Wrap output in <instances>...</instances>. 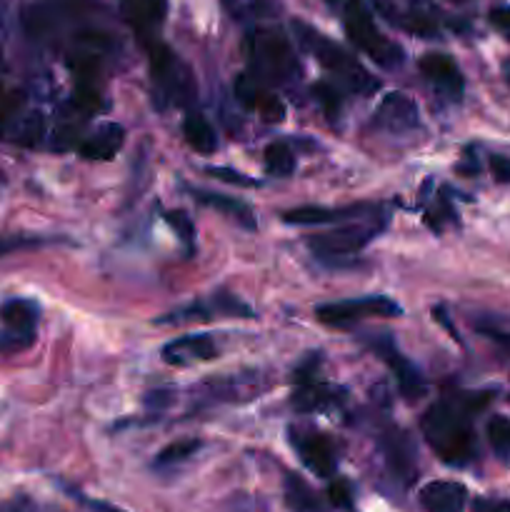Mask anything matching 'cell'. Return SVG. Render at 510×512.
Segmentation results:
<instances>
[{"label": "cell", "mask_w": 510, "mask_h": 512, "mask_svg": "<svg viewBox=\"0 0 510 512\" xmlns=\"http://www.w3.org/2000/svg\"><path fill=\"white\" fill-rule=\"evenodd\" d=\"M483 403H488V398H468L465 403L440 400L425 410V415L420 418V430H423L425 443L443 463L463 468L473 460L475 435L473 425H470V413Z\"/></svg>", "instance_id": "obj_1"}, {"label": "cell", "mask_w": 510, "mask_h": 512, "mask_svg": "<svg viewBox=\"0 0 510 512\" xmlns=\"http://www.w3.org/2000/svg\"><path fill=\"white\" fill-rule=\"evenodd\" d=\"M248 73L268 85H285L298 73L293 43L278 28H253L245 35Z\"/></svg>", "instance_id": "obj_2"}, {"label": "cell", "mask_w": 510, "mask_h": 512, "mask_svg": "<svg viewBox=\"0 0 510 512\" xmlns=\"http://www.w3.org/2000/svg\"><path fill=\"white\" fill-rule=\"evenodd\" d=\"M293 30L298 33L300 43L315 55V60H318V63L323 65L345 90H350V93L355 95H368L373 93V90H378V80H375L373 75L358 63V58L350 55L343 45L333 43V40L325 38L318 30L308 28L305 23H293Z\"/></svg>", "instance_id": "obj_3"}, {"label": "cell", "mask_w": 510, "mask_h": 512, "mask_svg": "<svg viewBox=\"0 0 510 512\" xmlns=\"http://www.w3.org/2000/svg\"><path fill=\"white\" fill-rule=\"evenodd\" d=\"M333 8L338 5V13L343 18V28L348 33L350 43L358 50H363L368 58H373L380 68H398L403 63L405 53L398 43L385 38L380 28L375 25L368 5L363 0H330Z\"/></svg>", "instance_id": "obj_4"}, {"label": "cell", "mask_w": 510, "mask_h": 512, "mask_svg": "<svg viewBox=\"0 0 510 512\" xmlns=\"http://www.w3.org/2000/svg\"><path fill=\"white\" fill-rule=\"evenodd\" d=\"M150 73H153V85L158 90L160 105H165V100H168V103L183 108L195 98L193 73L168 45H150Z\"/></svg>", "instance_id": "obj_5"}, {"label": "cell", "mask_w": 510, "mask_h": 512, "mask_svg": "<svg viewBox=\"0 0 510 512\" xmlns=\"http://www.w3.org/2000/svg\"><path fill=\"white\" fill-rule=\"evenodd\" d=\"M403 313L395 300L388 295H368L358 300H335L315 308V318L330 328H350L365 318H398Z\"/></svg>", "instance_id": "obj_6"}, {"label": "cell", "mask_w": 510, "mask_h": 512, "mask_svg": "<svg viewBox=\"0 0 510 512\" xmlns=\"http://www.w3.org/2000/svg\"><path fill=\"white\" fill-rule=\"evenodd\" d=\"M378 230L380 228L375 223L340 225V228L310 238L308 245L315 253V258L333 260L335 263L338 258H348V255H355L358 250H363L378 235Z\"/></svg>", "instance_id": "obj_7"}, {"label": "cell", "mask_w": 510, "mask_h": 512, "mask_svg": "<svg viewBox=\"0 0 510 512\" xmlns=\"http://www.w3.org/2000/svg\"><path fill=\"white\" fill-rule=\"evenodd\" d=\"M290 443L298 453L300 463L318 478H330L338 470V455L330 438L315 430H290Z\"/></svg>", "instance_id": "obj_8"}, {"label": "cell", "mask_w": 510, "mask_h": 512, "mask_svg": "<svg viewBox=\"0 0 510 512\" xmlns=\"http://www.w3.org/2000/svg\"><path fill=\"white\" fill-rule=\"evenodd\" d=\"M380 448H383L385 465H388L390 475L395 480H400L403 485H410L418 478V448H415L413 438L405 430L390 428L380 438Z\"/></svg>", "instance_id": "obj_9"}, {"label": "cell", "mask_w": 510, "mask_h": 512, "mask_svg": "<svg viewBox=\"0 0 510 512\" xmlns=\"http://www.w3.org/2000/svg\"><path fill=\"white\" fill-rule=\"evenodd\" d=\"M235 98L250 110H258L263 115V120L268 123H280L285 118V105L278 95L270 90L268 83H263L260 78H255L253 73H243L235 78Z\"/></svg>", "instance_id": "obj_10"}, {"label": "cell", "mask_w": 510, "mask_h": 512, "mask_svg": "<svg viewBox=\"0 0 510 512\" xmlns=\"http://www.w3.org/2000/svg\"><path fill=\"white\" fill-rule=\"evenodd\" d=\"M373 350L380 355V358L385 360V363H388V368L393 370L395 380H398L400 393H403L405 398H408V400L423 398V395H425L423 375H420V370L415 368L410 360H405L403 355H400L398 345H395L393 340L388 338V335H385V338L373 340Z\"/></svg>", "instance_id": "obj_11"}, {"label": "cell", "mask_w": 510, "mask_h": 512, "mask_svg": "<svg viewBox=\"0 0 510 512\" xmlns=\"http://www.w3.org/2000/svg\"><path fill=\"white\" fill-rule=\"evenodd\" d=\"M420 73L425 75L430 85L438 93H443L448 100H460L465 90L463 73H460L458 63L445 53H425L420 58Z\"/></svg>", "instance_id": "obj_12"}, {"label": "cell", "mask_w": 510, "mask_h": 512, "mask_svg": "<svg viewBox=\"0 0 510 512\" xmlns=\"http://www.w3.org/2000/svg\"><path fill=\"white\" fill-rule=\"evenodd\" d=\"M375 123L390 133H405L418 125V105L413 98L405 93H388L380 100L378 110H375Z\"/></svg>", "instance_id": "obj_13"}, {"label": "cell", "mask_w": 510, "mask_h": 512, "mask_svg": "<svg viewBox=\"0 0 510 512\" xmlns=\"http://www.w3.org/2000/svg\"><path fill=\"white\" fill-rule=\"evenodd\" d=\"M345 400V390L338 385L320 383V380H310V383L295 385L293 395H290V405L298 413H320V410H330Z\"/></svg>", "instance_id": "obj_14"}, {"label": "cell", "mask_w": 510, "mask_h": 512, "mask_svg": "<svg viewBox=\"0 0 510 512\" xmlns=\"http://www.w3.org/2000/svg\"><path fill=\"white\" fill-rule=\"evenodd\" d=\"M418 503L425 512H463L468 505V490L453 480H435L420 490Z\"/></svg>", "instance_id": "obj_15"}, {"label": "cell", "mask_w": 510, "mask_h": 512, "mask_svg": "<svg viewBox=\"0 0 510 512\" xmlns=\"http://www.w3.org/2000/svg\"><path fill=\"white\" fill-rule=\"evenodd\" d=\"M185 190H188V193L193 195V200H198L200 205L228 215V218L235 220L243 230H250V233L258 230V218H255L253 208H250L248 203H243V200L233 198V195L215 193V190H203V188H185Z\"/></svg>", "instance_id": "obj_16"}, {"label": "cell", "mask_w": 510, "mask_h": 512, "mask_svg": "<svg viewBox=\"0 0 510 512\" xmlns=\"http://www.w3.org/2000/svg\"><path fill=\"white\" fill-rule=\"evenodd\" d=\"M125 23L140 35L160 28L168 13V0H115Z\"/></svg>", "instance_id": "obj_17"}, {"label": "cell", "mask_w": 510, "mask_h": 512, "mask_svg": "<svg viewBox=\"0 0 510 512\" xmlns=\"http://www.w3.org/2000/svg\"><path fill=\"white\" fill-rule=\"evenodd\" d=\"M218 355V345L210 335H183L178 340H170L163 348V360L168 365H190L200 360H213Z\"/></svg>", "instance_id": "obj_18"}, {"label": "cell", "mask_w": 510, "mask_h": 512, "mask_svg": "<svg viewBox=\"0 0 510 512\" xmlns=\"http://www.w3.org/2000/svg\"><path fill=\"white\" fill-rule=\"evenodd\" d=\"M123 143H125L123 125L105 123L100 125L90 138H85L83 143L78 145V150L85 160H110L115 158V153H118L120 148H123Z\"/></svg>", "instance_id": "obj_19"}, {"label": "cell", "mask_w": 510, "mask_h": 512, "mask_svg": "<svg viewBox=\"0 0 510 512\" xmlns=\"http://www.w3.org/2000/svg\"><path fill=\"white\" fill-rule=\"evenodd\" d=\"M365 208L355 205V208H320V205H300V208L285 210L283 220L288 225H325L335 223V220L353 218V215L363 213Z\"/></svg>", "instance_id": "obj_20"}, {"label": "cell", "mask_w": 510, "mask_h": 512, "mask_svg": "<svg viewBox=\"0 0 510 512\" xmlns=\"http://www.w3.org/2000/svg\"><path fill=\"white\" fill-rule=\"evenodd\" d=\"M183 133L190 148L200 155H213L218 150V135L208 123V118L200 113H188L183 120Z\"/></svg>", "instance_id": "obj_21"}, {"label": "cell", "mask_w": 510, "mask_h": 512, "mask_svg": "<svg viewBox=\"0 0 510 512\" xmlns=\"http://www.w3.org/2000/svg\"><path fill=\"white\" fill-rule=\"evenodd\" d=\"M285 505L293 512H328L323 500L313 493L300 475H285Z\"/></svg>", "instance_id": "obj_22"}, {"label": "cell", "mask_w": 510, "mask_h": 512, "mask_svg": "<svg viewBox=\"0 0 510 512\" xmlns=\"http://www.w3.org/2000/svg\"><path fill=\"white\" fill-rule=\"evenodd\" d=\"M238 393H243L245 398H253L258 393V385H250L248 378H243V375H238V378L230 375V378H220L210 383L205 398H208V403H235V400H240Z\"/></svg>", "instance_id": "obj_23"}, {"label": "cell", "mask_w": 510, "mask_h": 512, "mask_svg": "<svg viewBox=\"0 0 510 512\" xmlns=\"http://www.w3.org/2000/svg\"><path fill=\"white\" fill-rule=\"evenodd\" d=\"M0 320H3L8 328L35 330V323H38V305L23 298L8 300V303H3V308H0Z\"/></svg>", "instance_id": "obj_24"}, {"label": "cell", "mask_w": 510, "mask_h": 512, "mask_svg": "<svg viewBox=\"0 0 510 512\" xmlns=\"http://www.w3.org/2000/svg\"><path fill=\"white\" fill-rule=\"evenodd\" d=\"M263 160H265V170H268V175H275V178H288V175H293L295 153L290 150L288 143H280V140L270 143L268 148H265Z\"/></svg>", "instance_id": "obj_25"}, {"label": "cell", "mask_w": 510, "mask_h": 512, "mask_svg": "<svg viewBox=\"0 0 510 512\" xmlns=\"http://www.w3.org/2000/svg\"><path fill=\"white\" fill-rule=\"evenodd\" d=\"M220 3H223L225 13L240 23H253V20L268 18L273 13L270 0H220Z\"/></svg>", "instance_id": "obj_26"}, {"label": "cell", "mask_w": 510, "mask_h": 512, "mask_svg": "<svg viewBox=\"0 0 510 512\" xmlns=\"http://www.w3.org/2000/svg\"><path fill=\"white\" fill-rule=\"evenodd\" d=\"M43 135H45V120L43 115L35 110V113L20 115V118L15 120L13 135H10V138H13L18 145L33 148V145H38L40 140H43Z\"/></svg>", "instance_id": "obj_27"}, {"label": "cell", "mask_w": 510, "mask_h": 512, "mask_svg": "<svg viewBox=\"0 0 510 512\" xmlns=\"http://www.w3.org/2000/svg\"><path fill=\"white\" fill-rule=\"evenodd\" d=\"M200 440L195 438H188V440H178V443H170L168 448H163L158 453V458H155V465L158 468H173V465L178 463H185L188 458H193L195 453L200 450Z\"/></svg>", "instance_id": "obj_28"}, {"label": "cell", "mask_w": 510, "mask_h": 512, "mask_svg": "<svg viewBox=\"0 0 510 512\" xmlns=\"http://www.w3.org/2000/svg\"><path fill=\"white\" fill-rule=\"evenodd\" d=\"M488 443L500 460L510 463V420L495 415L488 420Z\"/></svg>", "instance_id": "obj_29"}, {"label": "cell", "mask_w": 510, "mask_h": 512, "mask_svg": "<svg viewBox=\"0 0 510 512\" xmlns=\"http://www.w3.org/2000/svg\"><path fill=\"white\" fill-rule=\"evenodd\" d=\"M165 223L173 228V233L178 235L180 243L185 245L188 253H193L195 248V225L190 220V215L185 210H165Z\"/></svg>", "instance_id": "obj_30"}, {"label": "cell", "mask_w": 510, "mask_h": 512, "mask_svg": "<svg viewBox=\"0 0 510 512\" xmlns=\"http://www.w3.org/2000/svg\"><path fill=\"white\" fill-rule=\"evenodd\" d=\"M35 343V330H15L5 325L0 330V355H15L28 350Z\"/></svg>", "instance_id": "obj_31"}, {"label": "cell", "mask_w": 510, "mask_h": 512, "mask_svg": "<svg viewBox=\"0 0 510 512\" xmlns=\"http://www.w3.org/2000/svg\"><path fill=\"white\" fill-rule=\"evenodd\" d=\"M313 93H315V100H318L320 110L328 115L330 123H335V120L340 118V110H343V95L338 93V88H333L330 83H318L313 88Z\"/></svg>", "instance_id": "obj_32"}, {"label": "cell", "mask_w": 510, "mask_h": 512, "mask_svg": "<svg viewBox=\"0 0 510 512\" xmlns=\"http://www.w3.org/2000/svg\"><path fill=\"white\" fill-rule=\"evenodd\" d=\"M73 105H75V110H80V113L93 115L95 110L100 108V95H98V90H95V85L78 83V88H75V93H73Z\"/></svg>", "instance_id": "obj_33"}, {"label": "cell", "mask_w": 510, "mask_h": 512, "mask_svg": "<svg viewBox=\"0 0 510 512\" xmlns=\"http://www.w3.org/2000/svg\"><path fill=\"white\" fill-rule=\"evenodd\" d=\"M205 173L213 175V178L220 180V183L238 185V188H258V185H260V180L250 178V175L240 173V170L225 168V165H223V168H213V165H210V168H205Z\"/></svg>", "instance_id": "obj_34"}, {"label": "cell", "mask_w": 510, "mask_h": 512, "mask_svg": "<svg viewBox=\"0 0 510 512\" xmlns=\"http://www.w3.org/2000/svg\"><path fill=\"white\" fill-rule=\"evenodd\" d=\"M318 368H320V353H310L298 368L293 370V383H310V380H318Z\"/></svg>", "instance_id": "obj_35"}, {"label": "cell", "mask_w": 510, "mask_h": 512, "mask_svg": "<svg viewBox=\"0 0 510 512\" xmlns=\"http://www.w3.org/2000/svg\"><path fill=\"white\" fill-rule=\"evenodd\" d=\"M43 245L40 238H25V235H13V238H0V258L8 253H15V250H25V248H38Z\"/></svg>", "instance_id": "obj_36"}, {"label": "cell", "mask_w": 510, "mask_h": 512, "mask_svg": "<svg viewBox=\"0 0 510 512\" xmlns=\"http://www.w3.org/2000/svg\"><path fill=\"white\" fill-rule=\"evenodd\" d=\"M328 495L330 503H333L335 508H350V503H353V495H350V488L345 480H335V483L330 485Z\"/></svg>", "instance_id": "obj_37"}, {"label": "cell", "mask_w": 510, "mask_h": 512, "mask_svg": "<svg viewBox=\"0 0 510 512\" xmlns=\"http://www.w3.org/2000/svg\"><path fill=\"white\" fill-rule=\"evenodd\" d=\"M490 173H493L495 183H510V158H505V155H493V158H490Z\"/></svg>", "instance_id": "obj_38"}, {"label": "cell", "mask_w": 510, "mask_h": 512, "mask_svg": "<svg viewBox=\"0 0 510 512\" xmlns=\"http://www.w3.org/2000/svg\"><path fill=\"white\" fill-rule=\"evenodd\" d=\"M20 93H15V90H3L0 88V120L8 118V115H13L15 110H18L20 105Z\"/></svg>", "instance_id": "obj_39"}, {"label": "cell", "mask_w": 510, "mask_h": 512, "mask_svg": "<svg viewBox=\"0 0 510 512\" xmlns=\"http://www.w3.org/2000/svg\"><path fill=\"white\" fill-rule=\"evenodd\" d=\"M473 512H510V503L508 500L478 498L473 503Z\"/></svg>", "instance_id": "obj_40"}, {"label": "cell", "mask_w": 510, "mask_h": 512, "mask_svg": "<svg viewBox=\"0 0 510 512\" xmlns=\"http://www.w3.org/2000/svg\"><path fill=\"white\" fill-rule=\"evenodd\" d=\"M490 23L495 25L503 33H510V8L508 5H498V8L490 10Z\"/></svg>", "instance_id": "obj_41"}, {"label": "cell", "mask_w": 510, "mask_h": 512, "mask_svg": "<svg viewBox=\"0 0 510 512\" xmlns=\"http://www.w3.org/2000/svg\"><path fill=\"white\" fill-rule=\"evenodd\" d=\"M480 333L488 335L490 340H495V343H498L500 348L508 350V353H510V330H500V328H480Z\"/></svg>", "instance_id": "obj_42"}, {"label": "cell", "mask_w": 510, "mask_h": 512, "mask_svg": "<svg viewBox=\"0 0 510 512\" xmlns=\"http://www.w3.org/2000/svg\"><path fill=\"white\" fill-rule=\"evenodd\" d=\"M433 318L438 320V323L443 325L445 330H448V333H450V338L460 340V338H458V330H455V325L450 323V318H448V313H445V308H443V305H438V308H433Z\"/></svg>", "instance_id": "obj_43"}, {"label": "cell", "mask_w": 510, "mask_h": 512, "mask_svg": "<svg viewBox=\"0 0 510 512\" xmlns=\"http://www.w3.org/2000/svg\"><path fill=\"white\" fill-rule=\"evenodd\" d=\"M503 73H505V80H508V85H510V60L503 65Z\"/></svg>", "instance_id": "obj_44"}, {"label": "cell", "mask_w": 510, "mask_h": 512, "mask_svg": "<svg viewBox=\"0 0 510 512\" xmlns=\"http://www.w3.org/2000/svg\"><path fill=\"white\" fill-rule=\"evenodd\" d=\"M0 65H3V55H0Z\"/></svg>", "instance_id": "obj_45"}, {"label": "cell", "mask_w": 510, "mask_h": 512, "mask_svg": "<svg viewBox=\"0 0 510 512\" xmlns=\"http://www.w3.org/2000/svg\"><path fill=\"white\" fill-rule=\"evenodd\" d=\"M455 3H463V0H455Z\"/></svg>", "instance_id": "obj_46"}]
</instances>
